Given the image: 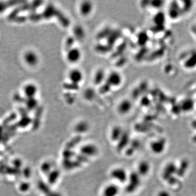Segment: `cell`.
<instances>
[{
    "label": "cell",
    "instance_id": "603a6c76",
    "mask_svg": "<svg viewBox=\"0 0 196 196\" xmlns=\"http://www.w3.org/2000/svg\"><path fill=\"white\" fill-rule=\"evenodd\" d=\"M24 172H26L24 173V175H25V177H26V178H28V177L30 176L31 173V170L30 169L27 168H26V170H24Z\"/></svg>",
    "mask_w": 196,
    "mask_h": 196
},
{
    "label": "cell",
    "instance_id": "ffe728a7",
    "mask_svg": "<svg viewBox=\"0 0 196 196\" xmlns=\"http://www.w3.org/2000/svg\"><path fill=\"white\" fill-rule=\"evenodd\" d=\"M131 106L130 105H129V104H126V103H122V105H121V106L119 107V112H121L122 114H126V113H127V112L129 111L130 110V107Z\"/></svg>",
    "mask_w": 196,
    "mask_h": 196
},
{
    "label": "cell",
    "instance_id": "6da1fadb",
    "mask_svg": "<svg viewBox=\"0 0 196 196\" xmlns=\"http://www.w3.org/2000/svg\"><path fill=\"white\" fill-rule=\"evenodd\" d=\"M129 183L127 186V192H132L136 190L140 184V175L137 172L132 173L128 177Z\"/></svg>",
    "mask_w": 196,
    "mask_h": 196
},
{
    "label": "cell",
    "instance_id": "9c48e42d",
    "mask_svg": "<svg viewBox=\"0 0 196 196\" xmlns=\"http://www.w3.org/2000/svg\"><path fill=\"white\" fill-rule=\"evenodd\" d=\"M88 2H82L79 7V12L83 17H88L92 13L93 10V4H89Z\"/></svg>",
    "mask_w": 196,
    "mask_h": 196
},
{
    "label": "cell",
    "instance_id": "5bb4252c",
    "mask_svg": "<svg viewBox=\"0 0 196 196\" xmlns=\"http://www.w3.org/2000/svg\"><path fill=\"white\" fill-rule=\"evenodd\" d=\"M175 166L173 164H170L167 165L164 169L163 172V177L165 179H168L170 176H171L174 172Z\"/></svg>",
    "mask_w": 196,
    "mask_h": 196
},
{
    "label": "cell",
    "instance_id": "44dd1931",
    "mask_svg": "<svg viewBox=\"0 0 196 196\" xmlns=\"http://www.w3.org/2000/svg\"><path fill=\"white\" fill-rule=\"evenodd\" d=\"M157 196H171L170 193L166 191V190H162L161 191H160L158 194H157Z\"/></svg>",
    "mask_w": 196,
    "mask_h": 196
},
{
    "label": "cell",
    "instance_id": "5b68a950",
    "mask_svg": "<svg viewBox=\"0 0 196 196\" xmlns=\"http://www.w3.org/2000/svg\"><path fill=\"white\" fill-rule=\"evenodd\" d=\"M81 154L86 157L94 156L98 153V149L95 145L93 144H87L83 146L80 148Z\"/></svg>",
    "mask_w": 196,
    "mask_h": 196
},
{
    "label": "cell",
    "instance_id": "8fae6325",
    "mask_svg": "<svg viewBox=\"0 0 196 196\" xmlns=\"http://www.w3.org/2000/svg\"><path fill=\"white\" fill-rule=\"evenodd\" d=\"M123 133L124 132L121 127H113L111 133V138L113 141H118Z\"/></svg>",
    "mask_w": 196,
    "mask_h": 196
},
{
    "label": "cell",
    "instance_id": "7402d4cb",
    "mask_svg": "<svg viewBox=\"0 0 196 196\" xmlns=\"http://www.w3.org/2000/svg\"><path fill=\"white\" fill-rule=\"evenodd\" d=\"M46 196H62V194H60V193L57 192H49L48 194H46Z\"/></svg>",
    "mask_w": 196,
    "mask_h": 196
},
{
    "label": "cell",
    "instance_id": "ba28073f",
    "mask_svg": "<svg viewBox=\"0 0 196 196\" xmlns=\"http://www.w3.org/2000/svg\"><path fill=\"white\" fill-rule=\"evenodd\" d=\"M119 189L118 186L114 184H110L106 186L103 192V196H117L118 194Z\"/></svg>",
    "mask_w": 196,
    "mask_h": 196
},
{
    "label": "cell",
    "instance_id": "52a82bcc",
    "mask_svg": "<svg viewBox=\"0 0 196 196\" xmlns=\"http://www.w3.org/2000/svg\"><path fill=\"white\" fill-rule=\"evenodd\" d=\"M151 169V165L147 161H142L137 166V173L140 176H146L148 174Z\"/></svg>",
    "mask_w": 196,
    "mask_h": 196
},
{
    "label": "cell",
    "instance_id": "2e32d148",
    "mask_svg": "<svg viewBox=\"0 0 196 196\" xmlns=\"http://www.w3.org/2000/svg\"><path fill=\"white\" fill-rule=\"evenodd\" d=\"M41 170L44 174L48 175L53 170L52 165L50 162H43L41 166Z\"/></svg>",
    "mask_w": 196,
    "mask_h": 196
},
{
    "label": "cell",
    "instance_id": "8992f818",
    "mask_svg": "<svg viewBox=\"0 0 196 196\" xmlns=\"http://www.w3.org/2000/svg\"><path fill=\"white\" fill-rule=\"evenodd\" d=\"M68 78L74 84H79L84 79V75L80 69H71L69 71Z\"/></svg>",
    "mask_w": 196,
    "mask_h": 196
},
{
    "label": "cell",
    "instance_id": "e0dca14e",
    "mask_svg": "<svg viewBox=\"0 0 196 196\" xmlns=\"http://www.w3.org/2000/svg\"><path fill=\"white\" fill-rule=\"evenodd\" d=\"M19 190L22 193L28 192L31 189V184L27 181H23L19 185Z\"/></svg>",
    "mask_w": 196,
    "mask_h": 196
},
{
    "label": "cell",
    "instance_id": "9a60e30c",
    "mask_svg": "<svg viewBox=\"0 0 196 196\" xmlns=\"http://www.w3.org/2000/svg\"><path fill=\"white\" fill-rule=\"evenodd\" d=\"M88 128L89 127L87 123L86 122H81V123H78V124L76 125L75 130L78 134H84V132L87 131Z\"/></svg>",
    "mask_w": 196,
    "mask_h": 196
},
{
    "label": "cell",
    "instance_id": "7a4b0ae2",
    "mask_svg": "<svg viewBox=\"0 0 196 196\" xmlns=\"http://www.w3.org/2000/svg\"><path fill=\"white\" fill-rule=\"evenodd\" d=\"M82 57L81 50L77 47L70 48L68 51L66 57L67 60L70 63H76L80 61Z\"/></svg>",
    "mask_w": 196,
    "mask_h": 196
},
{
    "label": "cell",
    "instance_id": "3957f363",
    "mask_svg": "<svg viewBox=\"0 0 196 196\" xmlns=\"http://www.w3.org/2000/svg\"><path fill=\"white\" fill-rule=\"evenodd\" d=\"M110 175L113 179L120 183H125L127 181L129 177L127 172L122 168H116L112 170Z\"/></svg>",
    "mask_w": 196,
    "mask_h": 196
},
{
    "label": "cell",
    "instance_id": "d6986e66",
    "mask_svg": "<svg viewBox=\"0 0 196 196\" xmlns=\"http://www.w3.org/2000/svg\"><path fill=\"white\" fill-rule=\"evenodd\" d=\"M81 141V137L80 136L76 137L75 138L72 139V140L69 141L67 146V148L71 149L72 147H75L78 143Z\"/></svg>",
    "mask_w": 196,
    "mask_h": 196
},
{
    "label": "cell",
    "instance_id": "7c38bea8",
    "mask_svg": "<svg viewBox=\"0 0 196 196\" xmlns=\"http://www.w3.org/2000/svg\"><path fill=\"white\" fill-rule=\"evenodd\" d=\"M118 142V146L117 147V148L118 149L119 151H121L124 147H126L129 143V135L127 133L124 132Z\"/></svg>",
    "mask_w": 196,
    "mask_h": 196
},
{
    "label": "cell",
    "instance_id": "277c9868",
    "mask_svg": "<svg viewBox=\"0 0 196 196\" xmlns=\"http://www.w3.org/2000/svg\"><path fill=\"white\" fill-rule=\"evenodd\" d=\"M166 141L164 138H159L151 143V149L153 153L159 154L162 153L166 148Z\"/></svg>",
    "mask_w": 196,
    "mask_h": 196
},
{
    "label": "cell",
    "instance_id": "4fadbf2b",
    "mask_svg": "<svg viewBox=\"0 0 196 196\" xmlns=\"http://www.w3.org/2000/svg\"><path fill=\"white\" fill-rule=\"evenodd\" d=\"M79 162L76 160V161H71V159L64 160L63 161V165L65 168L68 170H71L73 168H75L78 167L81 165Z\"/></svg>",
    "mask_w": 196,
    "mask_h": 196
},
{
    "label": "cell",
    "instance_id": "ac0fdd59",
    "mask_svg": "<svg viewBox=\"0 0 196 196\" xmlns=\"http://www.w3.org/2000/svg\"><path fill=\"white\" fill-rule=\"evenodd\" d=\"M75 156V153L71 151V149L66 148L63 152V156L65 160L71 159V157Z\"/></svg>",
    "mask_w": 196,
    "mask_h": 196
},
{
    "label": "cell",
    "instance_id": "30bf717a",
    "mask_svg": "<svg viewBox=\"0 0 196 196\" xmlns=\"http://www.w3.org/2000/svg\"><path fill=\"white\" fill-rule=\"evenodd\" d=\"M48 183L50 184H55L56 183V181H57L60 175V173L59 170H52L48 175Z\"/></svg>",
    "mask_w": 196,
    "mask_h": 196
}]
</instances>
